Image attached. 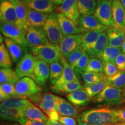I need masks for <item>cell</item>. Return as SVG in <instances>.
I'll return each instance as SVG.
<instances>
[{"mask_svg":"<svg viewBox=\"0 0 125 125\" xmlns=\"http://www.w3.org/2000/svg\"><path fill=\"white\" fill-rule=\"evenodd\" d=\"M78 125H112L118 123L116 109L93 108L83 112L78 117Z\"/></svg>","mask_w":125,"mask_h":125,"instance_id":"obj_1","label":"cell"},{"mask_svg":"<svg viewBox=\"0 0 125 125\" xmlns=\"http://www.w3.org/2000/svg\"><path fill=\"white\" fill-rule=\"evenodd\" d=\"M31 52L34 57L49 64L61 61L62 52L59 45L49 43L31 48Z\"/></svg>","mask_w":125,"mask_h":125,"instance_id":"obj_2","label":"cell"},{"mask_svg":"<svg viewBox=\"0 0 125 125\" xmlns=\"http://www.w3.org/2000/svg\"><path fill=\"white\" fill-rule=\"evenodd\" d=\"M42 29L46 32L49 43L59 45L64 36L59 24L57 13L50 14Z\"/></svg>","mask_w":125,"mask_h":125,"instance_id":"obj_3","label":"cell"},{"mask_svg":"<svg viewBox=\"0 0 125 125\" xmlns=\"http://www.w3.org/2000/svg\"><path fill=\"white\" fill-rule=\"evenodd\" d=\"M1 32L4 37L13 40L21 45L26 50L29 48L26 40V31L16 25L8 23L1 22Z\"/></svg>","mask_w":125,"mask_h":125,"instance_id":"obj_4","label":"cell"},{"mask_svg":"<svg viewBox=\"0 0 125 125\" xmlns=\"http://www.w3.org/2000/svg\"><path fill=\"white\" fill-rule=\"evenodd\" d=\"M122 101V89L108 85L93 99L94 103L109 105H116Z\"/></svg>","mask_w":125,"mask_h":125,"instance_id":"obj_5","label":"cell"},{"mask_svg":"<svg viewBox=\"0 0 125 125\" xmlns=\"http://www.w3.org/2000/svg\"><path fill=\"white\" fill-rule=\"evenodd\" d=\"M112 1V0H101L98 1L94 14L101 24L108 27H112L114 23Z\"/></svg>","mask_w":125,"mask_h":125,"instance_id":"obj_6","label":"cell"},{"mask_svg":"<svg viewBox=\"0 0 125 125\" xmlns=\"http://www.w3.org/2000/svg\"><path fill=\"white\" fill-rule=\"evenodd\" d=\"M36 59L32 54L26 53L17 63L16 72L20 78L29 76L35 80L34 70L36 65Z\"/></svg>","mask_w":125,"mask_h":125,"instance_id":"obj_7","label":"cell"},{"mask_svg":"<svg viewBox=\"0 0 125 125\" xmlns=\"http://www.w3.org/2000/svg\"><path fill=\"white\" fill-rule=\"evenodd\" d=\"M16 93L20 97H28L41 90L34 79L29 76L23 77L15 85Z\"/></svg>","mask_w":125,"mask_h":125,"instance_id":"obj_8","label":"cell"},{"mask_svg":"<svg viewBox=\"0 0 125 125\" xmlns=\"http://www.w3.org/2000/svg\"><path fill=\"white\" fill-rule=\"evenodd\" d=\"M57 97L58 96L52 93H44L41 101L38 105L49 119L54 121H57L59 116L58 112L56 110V102Z\"/></svg>","mask_w":125,"mask_h":125,"instance_id":"obj_9","label":"cell"},{"mask_svg":"<svg viewBox=\"0 0 125 125\" xmlns=\"http://www.w3.org/2000/svg\"><path fill=\"white\" fill-rule=\"evenodd\" d=\"M26 40L29 47L31 48L49 43L42 28L29 27L26 32Z\"/></svg>","mask_w":125,"mask_h":125,"instance_id":"obj_10","label":"cell"},{"mask_svg":"<svg viewBox=\"0 0 125 125\" xmlns=\"http://www.w3.org/2000/svg\"><path fill=\"white\" fill-rule=\"evenodd\" d=\"M77 24L82 32L92 31H106L109 29L108 27L101 24L93 15L81 16Z\"/></svg>","mask_w":125,"mask_h":125,"instance_id":"obj_11","label":"cell"},{"mask_svg":"<svg viewBox=\"0 0 125 125\" xmlns=\"http://www.w3.org/2000/svg\"><path fill=\"white\" fill-rule=\"evenodd\" d=\"M82 34L65 36L59 45L62 53L66 57L71 52L79 48L82 43Z\"/></svg>","mask_w":125,"mask_h":125,"instance_id":"obj_12","label":"cell"},{"mask_svg":"<svg viewBox=\"0 0 125 125\" xmlns=\"http://www.w3.org/2000/svg\"><path fill=\"white\" fill-rule=\"evenodd\" d=\"M57 10L59 13L62 14L76 23H78L81 16L77 0H64Z\"/></svg>","mask_w":125,"mask_h":125,"instance_id":"obj_13","label":"cell"},{"mask_svg":"<svg viewBox=\"0 0 125 125\" xmlns=\"http://www.w3.org/2000/svg\"><path fill=\"white\" fill-rule=\"evenodd\" d=\"M28 9L44 13L51 14L56 10V5L51 0H21Z\"/></svg>","mask_w":125,"mask_h":125,"instance_id":"obj_14","label":"cell"},{"mask_svg":"<svg viewBox=\"0 0 125 125\" xmlns=\"http://www.w3.org/2000/svg\"><path fill=\"white\" fill-rule=\"evenodd\" d=\"M14 5L16 14V25L26 32L29 29L27 23L28 8L21 0H10Z\"/></svg>","mask_w":125,"mask_h":125,"instance_id":"obj_15","label":"cell"},{"mask_svg":"<svg viewBox=\"0 0 125 125\" xmlns=\"http://www.w3.org/2000/svg\"><path fill=\"white\" fill-rule=\"evenodd\" d=\"M1 22L16 24V14L14 5L10 0L1 1L0 5Z\"/></svg>","mask_w":125,"mask_h":125,"instance_id":"obj_16","label":"cell"},{"mask_svg":"<svg viewBox=\"0 0 125 125\" xmlns=\"http://www.w3.org/2000/svg\"><path fill=\"white\" fill-rule=\"evenodd\" d=\"M112 9L114 21L112 27L125 31V10L119 0H112Z\"/></svg>","mask_w":125,"mask_h":125,"instance_id":"obj_17","label":"cell"},{"mask_svg":"<svg viewBox=\"0 0 125 125\" xmlns=\"http://www.w3.org/2000/svg\"><path fill=\"white\" fill-rule=\"evenodd\" d=\"M57 18L61 30L64 37L74 34H79L82 32L78 27L77 23L62 14L57 13Z\"/></svg>","mask_w":125,"mask_h":125,"instance_id":"obj_18","label":"cell"},{"mask_svg":"<svg viewBox=\"0 0 125 125\" xmlns=\"http://www.w3.org/2000/svg\"><path fill=\"white\" fill-rule=\"evenodd\" d=\"M49 75L50 67L48 64L40 59H37L34 70L35 82L41 86H44L49 78Z\"/></svg>","mask_w":125,"mask_h":125,"instance_id":"obj_19","label":"cell"},{"mask_svg":"<svg viewBox=\"0 0 125 125\" xmlns=\"http://www.w3.org/2000/svg\"><path fill=\"white\" fill-rule=\"evenodd\" d=\"M56 110L59 115L62 116H71L75 118L78 117L79 111L78 109L71 103L59 96L56 102Z\"/></svg>","mask_w":125,"mask_h":125,"instance_id":"obj_20","label":"cell"},{"mask_svg":"<svg viewBox=\"0 0 125 125\" xmlns=\"http://www.w3.org/2000/svg\"><path fill=\"white\" fill-rule=\"evenodd\" d=\"M61 62L63 65V70H62V76L54 85H61L66 82H75L79 81L78 76L75 73L74 70L70 67L64 56L62 53L61 57Z\"/></svg>","mask_w":125,"mask_h":125,"instance_id":"obj_21","label":"cell"},{"mask_svg":"<svg viewBox=\"0 0 125 125\" xmlns=\"http://www.w3.org/2000/svg\"><path fill=\"white\" fill-rule=\"evenodd\" d=\"M50 14L28 9L27 23L29 27H43Z\"/></svg>","mask_w":125,"mask_h":125,"instance_id":"obj_22","label":"cell"},{"mask_svg":"<svg viewBox=\"0 0 125 125\" xmlns=\"http://www.w3.org/2000/svg\"><path fill=\"white\" fill-rule=\"evenodd\" d=\"M67 98L74 105L85 106L89 102L90 97L85 89L81 88L68 94Z\"/></svg>","mask_w":125,"mask_h":125,"instance_id":"obj_23","label":"cell"},{"mask_svg":"<svg viewBox=\"0 0 125 125\" xmlns=\"http://www.w3.org/2000/svg\"><path fill=\"white\" fill-rule=\"evenodd\" d=\"M108 45L115 48H121L125 39V31L115 27H110L106 31Z\"/></svg>","mask_w":125,"mask_h":125,"instance_id":"obj_24","label":"cell"},{"mask_svg":"<svg viewBox=\"0 0 125 125\" xmlns=\"http://www.w3.org/2000/svg\"><path fill=\"white\" fill-rule=\"evenodd\" d=\"M101 31H92L82 34L81 48L85 52L89 54L94 46L98 37L101 32Z\"/></svg>","mask_w":125,"mask_h":125,"instance_id":"obj_25","label":"cell"},{"mask_svg":"<svg viewBox=\"0 0 125 125\" xmlns=\"http://www.w3.org/2000/svg\"><path fill=\"white\" fill-rule=\"evenodd\" d=\"M23 112L25 118L31 121L46 123L49 119L46 114L40 108L34 105L33 103L23 110Z\"/></svg>","mask_w":125,"mask_h":125,"instance_id":"obj_26","label":"cell"},{"mask_svg":"<svg viewBox=\"0 0 125 125\" xmlns=\"http://www.w3.org/2000/svg\"><path fill=\"white\" fill-rule=\"evenodd\" d=\"M4 40L12 61L14 62H18L23 57L25 49L19 43L8 38L4 37Z\"/></svg>","mask_w":125,"mask_h":125,"instance_id":"obj_27","label":"cell"},{"mask_svg":"<svg viewBox=\"0 0 125 125\" xmlns=\"http://www.w3.org/2000/svg\"><path fill=\"white\" fill-rule=\"evenodd\" d=\"M0 117L2 120L18 122L24 117V112L21 109L8 107H0Z\"/></svg>","mask_w":125,"mask_h":125,"instance_id":"obj_28","label":"cell"},{"mask_svg":"<svg viewBox=\"0 0 125 125\" xmlns=\"http://www.w3.org/2000/svg\"><path fill=\"white\" fill-rule=\"evenodd\" d=\"M108 45V41L107 32L106 31H103L100 35L93 48L88 54L89 56L91 57H96L100 59L101 54L103 53V51L107 48Z\"/></svg>","mask_w":125,"mask_h":125,"instance_id":"obj_29","label":"cell"},{"mask_svg":"<svg viewBox=\"0 0 125 125\" xmlns=\"http://www.w3.org/2000/svg\"><path fill=\"white\" fill-rule=\"evenodd\" d=\"M31 104L32 103L26 97H12L1 103V107L24 110Z\"/></svg>","mask_w":125,"mask_h":125,"instance_id":"obj_30","label":"cell"},{"mask_svg":"<svg viewBox=\"0 0 125 125\" xmlns=\"http://www.w3.org/2000/svg\"><path fill=\"white\" fill-rule=\"evenodd\" d=\"M82 87L79 81L66 82L61 85H53L52 87V91L59 94H69Z\"/></svg>","mask_w":125,"mask_h":125,"instance_id":"obj_31","label":"cell"},{"mask_svg":"<svg viewBox=\"0 0 125 125\" xmlns=\"http://www.w3.org/2000/svg\"><path fill=\"white\" fill-rule=\"evenodd\" d=\"M77 3L81 16L94 14L97 5L96 0H77Z\"/></svg>","mask_w":125,"mask_h":125,"instance_id":"obj_32","label":"cell"},{"mask_svg":"<svg viewBox=\"0 0 125 125\" xmlns=\"http://www.w3.org/2000/svg\"><path fill=\"white\" fill-rule=\"evenodd\" d=\"M121 52H122L121 48H115L108 45L101 54L100 60L103 62H112L114 64L116 57Z\"/></svg>","mask_w":125,"mask_h":125,"instance_id":"obj_33","label":"cell"},{"mask_svg":"<svg viewBox=\"0 0 125 125\" xmlns=\"http://www.w3.org/2000/svg\"><path fill=\"white\" fill-rule=\"evenodd\" d=\"M20 79L17 73L10 68H1L0 70V83L1 84L9 83L15 85Z\"/></svg>","mask_w":125,"mask_h":125,"instance_id":"obj_34","label":"cell"},{"mask_svg":"<svg viewBox=\"0 0 125 125\" xmlns=\"http://www.w3.org/2000/svg\"><path fill=\"white\" fill-rule=\"evenodd\" d=\"M105 79L108 86L123 89L125 87V70H119L112 76H106Z\"/></svg>","mask_w":125,"mask_h":125,"instance_id":"obj_35","label":"cell"},{"mask_svg":"<svg viewBox=\"0 0 125 125\" xmlns=\"http://www.w3.org/2000/svg\"><path fill=\"white\" fill-rule=\"evenodd\" d=\"M82 78L85 85H90L105 80L106 79V75L104 73L85 72L82 74Z\"/></svg>","mask_w":125,"mask_h":125,"instance_id":"obj_36","label":"cell"},{"mask_svg":"<svg viewBox=\"0 0 125 125\" xmlns=\"http://www.w3.org/2000/svg\"><path fill=\"white\" fill-rule=\"evenodd\" d=\"M62 70H63V65L61 61L50 64L49 80L53 85L56 83L62 76Z\"/></svg>","mask_w":125,"mask_h":125,"instance_id":"obj_37","label":"cell"},{"mask_svg":"<svg viewBox=\"0 0 125 125\" xmlns=\"http://www.w3.org/2000/svg\"><path fill=\"white\" fill-rule=\"evenodd\" d=\"M12 59L5 43L0 45V66L1 68H10L12 67Z\"/></svg>","mask_w":125,"mask_h":125,"instance_id":"obj_38","label":"cell"},{"mask_svg":"<svg viewBox=\"0 0 125 125\" xmlns=\"http://www.w3.org/2000/svg\"><path fill=\"white\" fill-rule=\"evenodd\" d=\"M107 86L108 83L107 81L105 79V80H103L101 82L93 84V85H85L84 86V89L86 90L90 98H92L96 96L100 93H101Z\"/></svg>","mask_w":125,"mask_h":125,"instance_id":"obj_39","label":"cell"},{"mask_svg":"<svg viewBox=\"0 0 125 125\" xmlns=\"http://www.w3.org/2000/svg\"><path fill=\"white\" fill-rule=\"evenodd\" d=\"M85 72H96V73H104L103 63L99 59L96 57H91L89 60Z\"/></svg>","mask_w":125,"mask_h":125,"instance_id":"obj_40","label":"cell"},{"mask_svg":"<svg viewBox=\"0 0 125 125\" xmlns=\"http://www.w3.org/2000/svg\"><path fill=\"white\" fill-rule=\"evenodd\" d=\"M84 52H85L82 49V48L81 46L73 51V52H71L69 55H68L65 57L68 63L69 64L70 67L73 70L76 66V65L77 64L78 62L80 60L81 57L83 54Z\"/></svg>","mask_w":125,"mask_h":125,"instance_id":"obj_41","label":"cell"},{"mask_svg":"<svg viewBox=\"0 0 125 125\" xmlns=\"http://www.w3.org/2000/svg\"><path fill=\"white\" fill-rule=\"evenodd\" d=\"M89 60V56L86 52H84L80 60L78 62L77 64L74 68V71L78 78L82 76V74L85 72L87 63Z\"/></svg>","mask_w":125,"mask_h":125,"instance_id":"obj_42","label":"cell"},{"mask_svg":"<svg viewBox=\"0 0 125 125\" xmlns=\"http://www.w3.org/2000/svg\"><path fill=\"white\" fill-rule=\"evenodd\" d=\"M0 90H2L5 93L12 97H20L16 93L15 90V85L9 83L1 84L0 85Z\"/></svg>","mask_w":125,"mask_h":125,"instance_id":"obj_43","label":"cell"},{"mask_svg":"<svg viewBox=\"0 0 125 125\" xmlns=\"http://www.w3.org/2000/svg\"><path fill=\"white\" fill-rule=\"evenodd\" d=\"M104 73L106 76H112L118 73L119 70L116 65L112 62H103Z\"/></svg>","mask_w":125,"mask_h":125,"instance_id":"obj_44","label":"cell"},{"mask_svg":"<svg viewBox=\"0 0 125 125\" xmlns=\"http://www.w3.org/2000/svg\"><path fill=\"white\" fill-rule=\"evenodd\" d=\"M57 121L60 122L64 125H78V121L75 118L71 116H62L59 115Z\"/></svg>","mask_w":125,"mask_h":125,"instance_id":"obj_45","label":"cell"},{"mask_svg":"<svg viewBox=\"0 0 125 125\" xmlns=\"http://www.w3.org/2000/svg\"><path fill=\"white\" fill-rule=\"evenodd\" d=\"M115 65L119 70H125V53L121 52L115 60Z\"/></svg>","mask_w":125,"mask_h":125,"instance_id":"obj_46","label":"cell"},{"mask_svg":"<svg viewBox=\"0 0 125 125\" xmlns=\"http://www.w3.org/2000/svg\"><path fill=\"white\" fill-rule=\"evenodd\" d=\"M18 122L20 125H46L45 123L31 121V120H29L25 118V117H23V118L20 119L19 121H18Z\"/></svg>","mask_w":125,"mask_h":125,"instance_id":"obj_47","label":"cell"},{"mask_svg":"<svg viewBox=\"0 0 125 125\" xmlns=\"http://www.w3.org/2000/svg\"><path fill=\"white\" fill-rule=\"evenodd\" d=\"M42 97L43 94L42 93V90H41V91L32 94V96H30L29 98L31 102H33L34 103H35L36 105H38L40 101H41Z\"/></svg>","mask_w":125,"mask_h":125,"instance_id":"obj_48","label":"cell"},{"mask_svg":"<svg viewBox=\"0 0 125 125\" xmlns=\"http://www.w3.org/2000/svg\"><path fill=\"white\" fill-rule=\"evenodd\" d=\"M116 110L119 122H125V107Z\"/></svg>","mask_w":125,"mask_h":125,"instance_id":"obj_49","label":"cell"},{"mask_svg":"<svg viewBox=\"0 0 125 125\" xmlns=\"http://www.w3.org/2000/svg\"><path fill=\"white\" fill-rule=\"evenodd\" d=\"M10 98H12L11 96L5 93L2 90H0V101H1V103L7 100H8Z\"/></svg>","mask_w":125,"mask_h":125,"instance_id":"obj_50","label":"cell"},{"mask_svg":"<svg viewBox=\"0 0 125 125\" xmlns=\"http://www.w3.org/2000/svg\"><path fill=\"white\" fill-rule=\"evenodd\" d=\"M45 123H46V125H64L62 123H60V122L54 121V120H52L51 119H48V120Z\"/></svg>","mask_w":125,"mask_h":125,"instance_id":"obj_51","label":"cell"},{"mask_svg":"<svg viewBox=\"0 0 125 125\" xmlns=\"http://www.w3.org/2000/svg\"><path fill=\"white\" fill-rule=\"evenodd\" d=\"M51 1L56 6H59L62 4V2H63L64 0H51Z\"/></svg>","mask_w":125,"mask_h":125,"instance_id":"obj_52","label":"cell"},{"mask_svg":"<svg viewBox=\"0 0 125 125\" xmlns=\"http://www.w3.org/2000/svg\"><path fill=\"white\" fill-rule=\"evenodd\" d=\"M121 48H122V52L123 53H125V39L122 45Z\"/></svg>","mask_w":125,"mask_h":125,"instance_id":"obj_53","label":"cell"},{"mask_svg":"<svg viewBox=\"0 0 125 125\" xmlns=\"http://www.w3.org/2000/svg\"><path fill=\"white\" fill-rule=\"evenodd\" d=\"M122 101L125 102V87L122 89Z\"/></svg>","mask_w":125,"mask_h":125,"instance_id":"obj_54","label":"cell"},{"mask_svg":"<svg viewBox=\"0 0 125 125\" xmlns=\"http://www.w3.org/2000/svg\"><path fill=\"white\" fill-rule=\"evenodd\" d=\"M120 2H121L122 5L123 6V8H124L125 10V0H119Z\"/></svg>","mask_w":125,"mask_h":125,"instance_id":"obj_55","label":"cell"},{"mask_svg":"<svg viewBox=\"0 0 125 125\" xmlns=\"http://www.w3.org/2000/svg\"><path fill=\"white\" fill-rule=\"evenodd\" d=\"M112 125H125V122H118Z\"/></svg>","mask_w":125,"mask_h":125,"instance_id":"obj_56","label":"cell"},{"mask_svg":"<svg viewBox=\"0 0 125 125\" xmlns=\"http://www.w3.org/2000/svg\"><path fill=\"white\" fill-rule=\"evenodd\" d=\"M1 125H19L16 124V123H12V124H4Z\"/></svg>","mask_w":125,"mask_h":125,"instance_id":"obj_57","label":"cell"},{"mask_svg":"<svg viewBox=\"0 0 125 125\" xmlns=\"http://www.w3.org/2000/svg\"><path fill=\"white\" fill-rule=\"evenodd\" d=\"M96 1H98H98H101V0H96Z\"/></svg>","mask_w":125,"mask_h":125,"instance_id":"obj_58","label":"cell"},{"mask_svg":"<svg viewBox=\"0 0 125 125\" xmlns=\"http://www.w3.org/2000/svg\"><path fill=\"white\" fill-rule=\"evenodd\" d=\"M4 1V0H1V1Z\"/></svg>","mask_w":125,"mask_h":125,"instance_id":"obj_59","label":"cell"}]
</instances>
